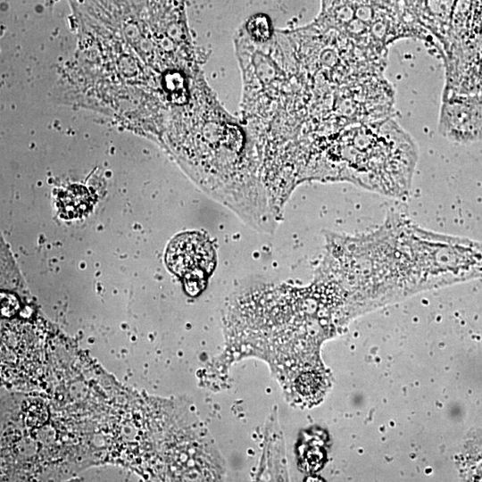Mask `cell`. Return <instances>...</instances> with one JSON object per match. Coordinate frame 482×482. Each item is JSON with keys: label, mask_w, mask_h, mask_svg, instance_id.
<instances>
[{"label": "cell", "mask_w": 482, "mask_h": 482, "mask_svg": "<svg viewBox=\"0 0 482 482\" xmlns=\"http://www.w3.org/2000/svg\"><path fill=\"white\" fill-rule=\"evenodd\" d=\"M405 238L417 282L482 276V242L427 230L411 219Z\"/></svg>", "instance_id": "obj_1"}, {"label": "cell", "mask_w": 482, "mask_h": 482, "mask_svg": "<svg viewBox=\"0 0 482 482\" xmlns=\"http://www.w3.org/2000/svg\"><path fill=\"white\" fill-rule=\"evenodd\" d=\"M169 269L180 277L190 295H197L206 284L215 265V253L209 239L196 232L177 236L166 252Z\"/></svg>", "instance_id": "obj_2"}, {"label": "cell", "mask_w": 482, "mask_h": 482, "mask_svg": "<svg viewBox=\"0 0 482 482\" xmlns=\"http://www.w3.org/2000/svg\"><path fill=\"white\" fill-rule=\"evenodd\" d=\"M89 195L82 187H72L59 195V208L66 218L80 215L87 209Z\"/></svg>", "instance_id": "obj_3"}, {"label": "cell", "mask_w": 482, "mask_h": 482, "mask_svg": "<svg viewBox=\"0 0 482 482\" xmlns=\"http://www.w3.org/2000/svg\"><path fill=\"white\" fill-rule=\"evenodd\" d=\"M245 32L253 41H268L272 34L270 19L263 14L253 16L247 21Z\"/></svg>", "instance_id": "obj_4"}, {"label": "cell", "mask_w": 482, "mask_h": 482, "mask_svg": "<svg viewBox=\"0 0 482 482\" xmlns=\"http://www.w3.org/2000/svg\"><path fill=\"white\" fill-rule=\"evenodd\" d=\"M321 386L320 378L315 373H304L297 379V389L305 397L315 396L320 391Z\"/></svg>", "instance_id": "obj_5"}]
</instances>
